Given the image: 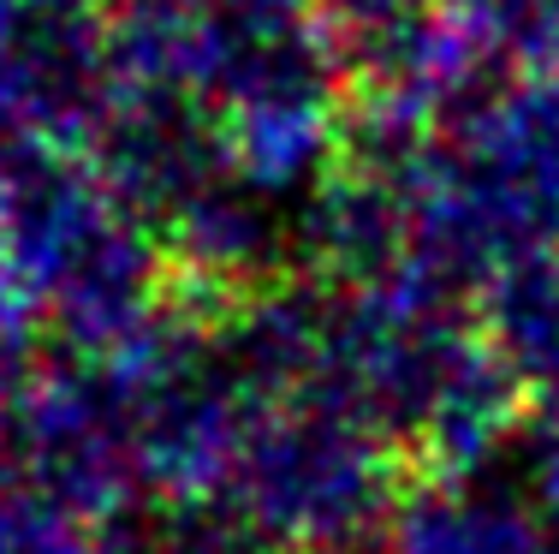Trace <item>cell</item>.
<instances>
[{
  "mask_svg": "<svg viewBox=\"0 0 559 554\" xmlns=\"http://www.w3.org/2000/svg\"><path fill=\"white\" fill-rule=\"evenodd\" d=\"M0 286L66 358L108 364L173 305L167 250L84 150L0 138Z\"/></svg>",
  "mask_w": 559,
  "mask_h": 554,
  "instance_id": "6da1fadb",
  "label": "cell"
},
{
  "mask_svg": "<svg viewBox=\"0 0 559 554\" xmlns=\"http://www.w3.org/2000/svg\"><path fill=\"white\" fill-rule=\"evenodd\" d=\"M388 554H548L524 495L471 483V471H423L393 507Z\"/></svg>",
  "mask_w": 559,
  "mask_h": 554,
  "instance_id": "7a4b0ae2",
  "label": "cell"
},
{
  "mask_svg": "<svg viewBox=\"0 0 559 554\" xmlns=\"http://www.w3.org/2000/svg\"><path fill=\"white\" fill-rule=\"evenodd\" d=\"M447 0H316V19L328 24L340 60L364 55V48H381L393 36H411L423 24L441 19Z\"/></svg>",
  "mask_w": 559,
  "mask_h": 554,
  "instance_id": "277c9868",
  "label": "cell"
},
{
  "mask_svg": "<svg viewBox=\"0 0 559 554\" xmlns=\"http://www.w3.org/2000/svg\"><path fill=\"white\" fill-rule=\"evenodd\" d=\"M441 19L488 72L559 84V0H447Z\"/></svg>",
  "mask_w": 559,
  "mask_h": 554,
  "instance_id": "3957f363",
  "label": "cell"
}]
</instances>
